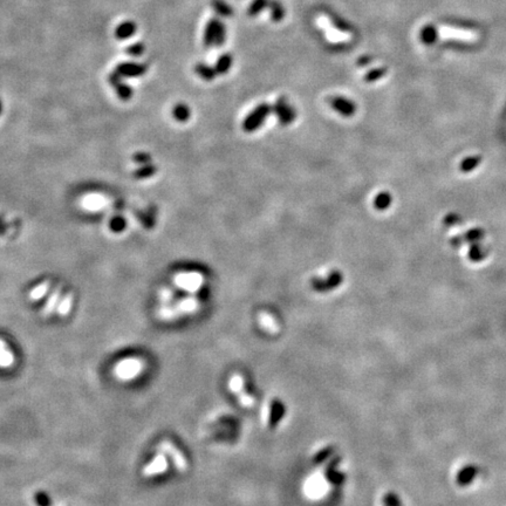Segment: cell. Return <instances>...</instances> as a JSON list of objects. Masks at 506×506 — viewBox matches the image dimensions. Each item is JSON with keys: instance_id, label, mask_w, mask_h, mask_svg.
Listing matches in <instances>:
<instances>
[{"instance_id": "28", "label": "cell", "mask_w": 506, "mask_h": 506, "mask_svg": "<svg viewBox=\"0 0 506 506\" xmlns=\"http://www.w3.org/2000/svg\"><path fill=\"white\" fill-rule=\"evenodd\" d=\"M126 227H127L126 219L123 217H121V216L114 217L110 220V224H109V228H110V230L113 232H115V234H120V232H122L126 229Z\"/></svg>"}, {"instance_id": "30", "label": "cell", "mask_w": 506, "mask_h": 506, "mask_svg": "<svg viewBox=\"0 0 506 506\" xmlns=\"http://www.w3.org/2000/svg\"><path fill=\"white\" fill-rule=\"evenodd\" d=\"M156 171H157L156 166L145 165V166H143V168L137 169L135 173H134V176H135L136 178H148V177L154 176V175L156 174Z\"/></svg>"}, {"instance_id": "20", "label": "cell", "mask_w": 506, "mask_h": 506, "mask_svg": "<svg viewBox=\"0 0 506 506\" xmlns=\"http://www.w3.org/2000/svg\"><path fill=\"white\" fill-rule=\"evenodd\" d=\"M195 72L197 73V74L199 76H201L202 79L206 80V81H210V80H212L214 78V76H216V74H217L216 69L211 68L210 66H207V65H205V64L196 65Z\"/></svg>"}, {"instance_id": "6", "label": "cell", "mask_w": 506, "mask_h": 506, "mask_svg": "<svg viewBox=\"0 0 506 506\" xmlns=\"http://www.w3.org/2000/svg\"><path fill=\"white\" fill-rule=\"evenodd\" d=\"M272 110L274 111V114L276 116H278L280 125L283 126L291 125L297 116L296 109H294L292 105L289 104V102L286 101L285 97H280V99L275 102V104L272 107Z\"/></svg>"}, {"instance_id": "12", "label": "cell", "mask_w": 506, "mask_h": 506, "mask_svg": "<svg viewBox=\"0 0 506 506\" xmlns=\"http://www.w3.org/2000/svg\"><path fill=\"white\" fill-rule=\"evenodd\" d=\"M109 82H110V85L113 87H114L116 93H118V95L121 100L127 101L133 96V89L122 81V76L120 75L118 72L111 73V74L109 75Z\"/></svg>"}, {"instance_id": "16", "label": "cell", "mask_w": 506, "mask_h": 506, "mask_svg": "<svg viewBox=\"0 0 506 506\" xmlns=\"http://www.w3.org/2000/svg\"><path fill=\"white\" fill-rule=\"evenodd\" d=\"M14 354L5 341L0 339V368H10L14 363Z\"/></svg>"}, {"instance_id": "13", "label": "cell", "mask_w": 506, "mask_h": 506, "mask_svg": "<svg viewBox=\"0 0 506 506\" xmlns=\"http://www.w3.org/2000/svg\"><path fill=\"white\" fill-rule=\"evenodd\" d=\"M108 199L104 196L99 194H90L87 195L81 201V205L83 209L89 211H99L103 207L107 206Z\"/></svg>"}, {"instance_id": "7", "label": "cell", "mask_w": 506, "mask_h": 506, "mask_svg": "<svg viewBox=\"0 0 506 506\" xmlns=\"http://www.w3.org/2000/svg\"><path fill=\"white\" fill-rule=\"evenodd\" d=\"M344 276H342L340 271H332L330 274L326 279L314 278L312 280V287L318 292H326L335 289L339 285H341Z\"/></svg>"}, {"instance_id": "23", "label": "cell", "mask_w": 506, "mask_h": 506, "mask_svg": "<svg viewBox=\"0 0 506 506\" xmlns=\"http://www.w3.org/2000/svg\"><path fill=\"white\" fill-rule=\"evenodd\" d=\"M174 118L180 122H185L188 121L189 118H190V109L187 104L184 103H178L176 107L174 108Z\"/></svg>"}, {"instance_id": "11", "label": "cell", "mask_w": 506, "mask_h": 506, "mask_svg": "<svg viewBox=\"0 0 506 506\" xmlns=\"http://www.w3.org/2000/svg\"><path fill=\"white\" fill-rule=\"evenodd\" d=\"M147 65L145 64H136V63H122L116 66V71L121 76L126 78H137L142 76L147 72Z\"/></svg>"}, {"instance_id": "10", "label": "cell", "mask_w": 506, "mask_h": 506, "mask_svg": "<svg viewBox=\"0 0 506 506\" xmlns=\"http://www.w3.org/2000/svg\"><path fill=\"white\" fill-rule=\"evenodd\" d=\"M329 104L334 110L338 111L342 116H346V118H351L356 111V105L354 102L341 96L330 97Z\"/></svg>"}, {"instance_id": "35", "label": "cell", "mask_w": 506, "mask_h": 506, "mask_svg": "<svg viewBox=\"0 0 506 506\" xmlns=\"http://www.w3.org/2000/svg\"><path fill=\"white\" fill-rule=\"evenodd\" d=\"M267 4H268L267 0H254V2H252V4L250 5L249 13L251 16H254V14L260 12L264 7H266Z\"/></svg>"}, {"instance_id": "2", "label": "cell", "mask_w": 506, "mask_h": 506, "mask_svg": "<svg viewBox=\"0 0 506 506\" xmlns=\"http://www.w3.org/2000/svg\"><path fill=\"white\" fill-rule=\"evenodd\" d=\"M144 361L137 358L123 359L114 367L115 376L121 381H132L144 370Z\"/></svg>"}, {"instance_id": "1", "label": "cell", "mask_w": 506, "mask_h": 506, "mask_svg": "<svg viewBox=\"0 0 506 506\" xmlns=\"http://www.w3.org/2000/svg\"><path fill=\"white\" fill-rule=\"evenodd\" d=\"M436 33L442 40H454V41L473 43L479 40V33L472 30H464V28L449 26V25H442L436 30Z\"/></svg>"}, {"instance_id": "33", "label": "cell", "mask_w": 506, "mask_h": 506, "mask_svg": "<svg viewBox=\"0 0 506 506\" xmlns=\"http://www.w3.org/2000/svg\"><path fill=\"white\" fill-rule=\"evenodd\" d=\"M284 14H285V12H284L283 6L280 5V4L276 3V2H272L271 3V17H272V19L274 20V21H280L284 18Z\"/></svg>"}, {"instance_id": "34", "label": "cell", "mask_w": 506, "mask_h": 506, "mask_svg": "<svg viewBox=\"0 0 506 506\" xmlns=\"http://www.w3.org/2000/svg\"><path fill=\"white\" fill-rule=\"evenodd\" d=\"M144 50H145V46H144V43L143 42H135V43H133V45H130L128 48H127L126 52L129 54V55H132V57H141L142 54L144 53Z\"/></svg>"}, {"instance_id": "17", "label": "cell", "mask_w": 506, "mask_h": 506, "mask_svg": "<svg viewBox=\"0 0 506 506\" xmlns=\"http://www.w3.org/2000/svg\"><path fill=\"white\" fill-rule=\"evenodd\" d=\"M229 388L237 396L245 392V381L240 374H234L229 381Z\"/></svg>"}, {"instance_id": "8", "label": "cell", "mask_w": 506, "mask_h": 506, "mask_svg": "<svg viewBox=\"0 0 506 506\" xmlns=\"http://www.w3.org/2000/svg\"><path fill=\"white\" fill-rule=\"evenodd\" d=\"M316 23H318L319 26L326 32L327 39H328L330 42H335V43L336 42L338 43L339 42H346V41H348L349 39H351V34L349 33H345V32L335 30V27H333V25L330 24L328 18H326L323 16L318 17Z\"/></svg>"}, {"instance_id": "22", "label": "cell", "mask_w": 506, "mask_h": 506, "mask_svg": "<svg viewBox=\"0 0 506 506\" xmlns=\"http://www.w3.org/2000/svg\"><path fill=\"white\" fill-rule=\"evenodd\" d=\"M391 196L388 192H381L378 194L374 199V206L376 207L377 210H385L390 206L391 204Z\"/></svg>"}, {"instance_id": "32", "label": "cell", "mask_w": 506, "mask_h": 506, "mask_svg": "<svg viewBox=\"0 0 506 506\" xmlns=\"http://www.w3.org/2000/svg\"><path fill=\"white\" fill-rule=\"evenodd\" d=\"M385 72L387 71H385V68H383V67L375 68V69H373V71H370L369 73H367V75L365 76V81H367V82L376 81V80L383 78Z\"/></svg>"}, {"instance_id": "31", "label": "cell", "mask_w": 506, "mask_h": 506, "mask_svg": "<svg viewBox=\"0 0 506 506\" xmlns=\"http://www.w3.org/2000/svg\"><path fill=\"white\" fill-rule=\"evenodd\" d=\"M225 40V28L220 21L216 20V31H214V42L213 45L219 46Z\"/></svg>"}, {"instance_id": "24", "label": "cell", "mask_w": 506, "mask_h": 506, "mask_svg": "<svg viewBox=\"0 0 506 506\" xmlns=\"http://www.w3.org/2000/svg\"><path fill=\"white\" fill-rule=\"evenodd\" d=\"M73 304V294L67 293L63 299L60 300L59 306H58V314L61 316H66L69 312H71Z\"/></svg>"}, {"instance_id": "26", "label": "cell", "mask_w": 506, "mask_h": 506, "mask_svg": "<svg viewBox=\"0 0 506 506\" xmlns=\"http://www.w3.org/2000/svg\"><path fill=\"white\" fill-rule=\"evenodd\" d=\"M214 31H216V20L212 19L206 25L204 32V43L205 46H212L214 42Z\"/></svg>"}, {"instance_id": "9", "label": "cell", "mask_w": 506, "mask_h": 506, "mask_svg": "<svg viewBox=\"0 0 506 506\" xmlns=\"http://www.w3.org/2000/svg\"><path fill=\"white\" fill-rule=\"evenodd\" d=\"M168 469V461H166L165 455L163 453H158L152 458L150 463H148L143 469V476L152 477L164 473Z\"/></svg>"}, {"instance_id": "4", "label": "cell", "mask_w": 506, "mask_h": 506, "mask_svg": "<svg viewBox=\"0 0 506 506\" xmlns=\"http://www.w3.org/2000/svg\"><path fill=\"white\" fill-rule=\"evenodd\" d=\"M158 450L163 454L168 455L178 471L185 472L188 470V462L185 460L184 455L182 454L181 450L177 449L170 440H163V442L159 443Z\"/></svg>"}, {"instance_id": "15", "label": "cell", "mask_w": 506, "mask_h": 506, "mask_svg": "<svg viewBox=\"0 0 506 506\" xmlns=\"http://www.w3.org/2000/svg\"><path fill=\"white\" fill-rule=\"evenodd\" d=\"M137 31V25L134 21H125L116 27L115 36L119 40H127L133 36Z\"/></svg>"}, {"instance_id": "21", "label": "cell", "mask_w": 506, "mask_h": 506, "mask_svg": "<svg viewBox=\"0 0 506 506\" xmlns=\"http://www.w3.org/2000/svg\"><path fill=\"white\" fill-rule=\"evenodd\" d=\"M49 286H50V283L48 282V280H46V282H43L42 284H40V285L34 287V289L31 291L30 298L33 301L41 299V298H43V297L46 296L47 293H48Z\"/></svg>"}, {"instance_id": "27", "label": "cell", "mask_w": 506, "mask_h": 506, "mask_svg": "<svg viewBox=\"0 0 506 506\" xmlns=\"http://www.w3.org/2000/svg\"><path fill=\"white\" fill-rule=\"evenodd\" d=\"M177 309L178 314L180 313H187V312H192L194 309L197 307V303H196L195 299H191V298H187V299L181 300L176 306H175Z\"/></svg>"}, {"instance_id": "19", "label": "cell", "mask_w": 506, "mask_h": 506, "mask_svg": "<svg viewBox=\"0 0 506 506\" xmlns=\"http://www.w3.org/2000/svg\"><path fill=\"white\" fill-rule=\"evenodd\" d=\"M477 472H478V470H477L476 467L464 468L457 476L458 484H461V485H467V484L471 483L472 479L475 478V476L477 475Z\"/></svg>"}, {"instance_id": "38", "label": "cell", "mask_w": 506, "mask_h": 506, "mask_svg": "<svg viewBox=\"0 0 506 506\" xmlns=\"http://www.w3.org/2000/svg\"><path fill=\"white\" fill-rule=\"evenodd\" d=\"M161 297H162V300L164 301V303H170L171 300H173V292L169 290H165V291H163L162 294H161Z\"/></svg>"}, {"instance_id": "18", "label": "cell", "mask_w": 506, "mask_h": 506, "mask_svg": "<svg viewBox=\"0 0 506 506\" xmlns=\"http://www.w3.org/2000/svg\"><path fill=\"white\" fill-rule=\"evenodd\" d=\"M60 294H61L60 289H57L52 294H50V297L48 298V300H47V303L45 305V308H43V315H50L54 311H55L58 304L60 303Z\"/></svg>"}, {"instance_id": "36", "label": "cell", "mask_w": 506, "mask_h": 506, "mask_svg": "<svg viewBox=\"0 0 506 506\" xmlns=\"http://www.w3.org/2000/svg\"><path fill=\"white\" fill-rule=\"evenodd\" d=\"M237 398H238L240 406L244 407V408H251V407L254 406V399L252 398V396H250L249 394H247V392H243V394L238 395Z\"/></svg>"}, {"instance_id": "3", "label": "cell", "mask_w": 506, "mask_h": 506, "mask_svg": "<svg viewBox=\"0 0 506 506\" xmlns=\"http://www.w3.org/2000/svg\"><path fill=\"white\" fill-rule=\"evenodd\" d=\"M272 107L270 104H259L243 122V129L247 133H252L263 125L265 119L270 115Z\"/></svg>"}, {"instance_id": "5", "label": "cell", "mask_w": 506, "mask_h": 506, "mask_svg": "<svg viewBox=\"0 0 506 506\" xmlns=\"http://www.w3.org/2000/svg\"><path fill=\"white\" fill-rule=\"evenodd\" d=\"M329 485L327 484L325 477H323L321 473H314L311 478L308 479L307 484H306V491H307V496L311 498H314V499H318V498H321L322 496H325L328 491Z\"/></svg>"}, {"instance_id": "25", "label": "cell", "mask_w": 506, "mask_h": 506, "mask_svg": "<svg viewBox=\"0 0 506 506\" xmlns=\"http://www.w3.org/2000/svg\"><path fill=\"white\" fill-rule=\"evenodd\" d=\"M231 64H232V58H231L230 54H224V55H221L217 61L216 67H214L217 74H223V73H227L229 69H230Z\"/></svg>"}, {"instance_id": "39", "label": "cell", "mask_w": 506, "mask_h": 506, "mask_svg": "<svg viewBox=\"0 0 506 506\" xmlns=\"http://www.w3.org/2000/svg\"><path fill=\"white\" fill-rule=\"evenodd\" d=\"M2 108H3L2 107V102H0V114H2Z\"/></svg>"}, {"instance_id": "37", "label": "cell", "mask_w": 506, "mask_h": 506, "mask_svg": "<svg viewBox=\"0 0 506 506\" xmlns=\"http://www.w3.org/2000/svg\"><path fill=\"white\" fill-rule=\"evenodd\" d=\"M134 161L136 163H140V164H145V163H149L151 161V157L145 152H138V154L134 155Z\"/></svg>"}, {"instance_id": "29", "label": "cell", "mask_w": 506, "mask_h": 506, "mask_svg": "<svg viewBox=\"0 0 506 506\" xmlns=\"http://www.w3.org/2000/svg\"><path fill=\"white\" fill-rule=\"evenodd\" d=\"M212 6L218 13L221 14V16L228 17V16H231L232 14L231 7L229 6L227 3L223 2V0H212Z\"/></svg>"}, {"instance_id": "14", "label": "cell", "mask_w": 506, "mask_h": 506, "mask_svg": "<svg viewBox=\"0 0 506 506\" xmlns=\"http://www.w3.org/2000/svg\"><path fill=\"white\" fill-rule=\"evenodd\" d=\"M201 278L197 274H180L176 276V284L181 289L187 291H195L199 287Z\"/></svg>"}]
</instances>
